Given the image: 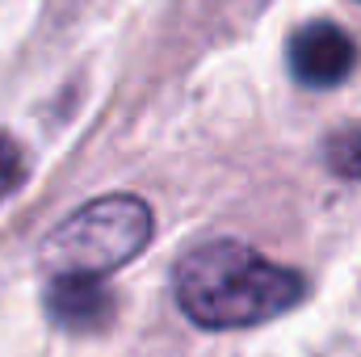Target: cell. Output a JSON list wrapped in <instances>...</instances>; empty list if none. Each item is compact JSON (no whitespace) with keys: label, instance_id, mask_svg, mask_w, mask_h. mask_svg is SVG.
<instances>
[{"label":"cell","instance_id":"6","mask_svg":"<svg viewBox=\"0 0 361 357\" xmlns=\"http://www.w3.org/2000/svg\"><path fill=\"white\" fill-rule=\"evenodd\" d=\"M25 177V160H21V147L0 131V198H8Z\"/></svg>","mask_w":361,"mask_h":357},{"label":"cell","instance_id":"3","mask_svg":"<svg viewBox=\"0 0 361 357\" xmlns=\"http://www.w3.org/2000/svg\"><path fill=\"white\" fill-rule=\"evenodd\" d=\"M357 68V42L336 21H311L290 38V76L307 89H332Z\"/></svg>","mask_w":361,"mask_h":357},{"label":"cell","instance_id":"2","mask_svg":"<svg viewBox=\"0 0 361 357\" xmlns=\"http://www.w3.org/2000/svg\"><path fill=\"white\" fill-rule=\"evenodd\" d=\"M152 240V210L143 198L109 193L68 214L42 244V265L55 277H101L126 265Z\"/></svg>","mask_w":361,"mask_h":357},{"label":"cell","instance_id":"5","mask_svg":"<svg viewBox=\"0 0 361 357\" xmlns=\"http://www.w3.org/2000/svg\"><path fill=\"white\" fill-rule=\"evenodd\" d=\"M328 164H332L341 177H361V126L341 131V135L328 143Z\"/></svg>","mask_w":361,"mask_h":357},{"label":"cell","instance_id":"4","mask_svg":"<svg viewBox=\"0 0 361 357\" xmlns=\"http://www.w3.org/2000/svg\"><path fill=\"white\" fill-rule=\"evenodd\" d=\"M114 294L97 277H55L47 290V315L63 332H101L114 320Z\"/></svg>","mask_w":361,"mask_h":357},{"label":"cell","instance_id":"1","mask_svg":"<svg viewBox=\"0 0 361 357\" xmlns=\"http://www.w3.org/2000/svg\"><path fill=\"white\" fill-rule=\"evenodd\" d=\"M177 307L202 328H252L302 298V277L235 240L193 248L173 273Z\"/></svg>","mask_w":361,"mask_h":357}]
</instances>
